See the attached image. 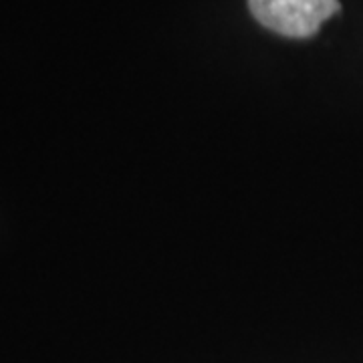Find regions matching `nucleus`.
<instances>
[{
	"instance_id": "obj_1",
	"label": "nucleus",
	"mask_w": 363,
	"mask_h": 363,
	"mask_svg": "<svg viewBox=\"0 0 363 363\" xmlns=\"http://www.w3.org/2000/svg\"><path fill=\"white\" fill-rule=\"evenodd\" d=\"M257 23L289 39H309L341 11L339 0H248Z\"/></svg>"
}]
</instances>
